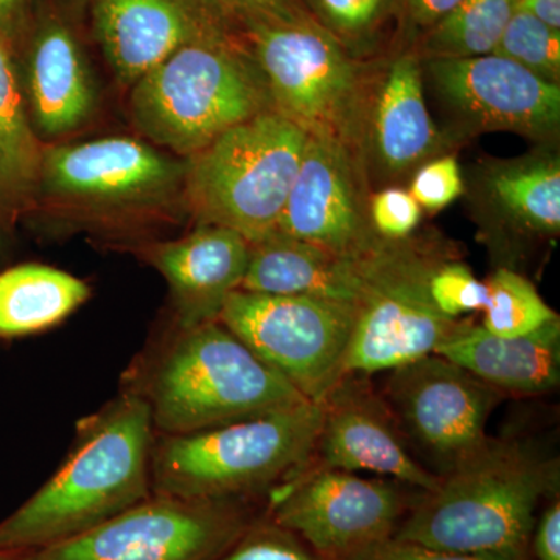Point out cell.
Segmentation results:
<instances>
[{
	"label": "cell",
	"mask_w": 560,
	"mask_h": 560,
	"mask_svg": "<svg viewBox=\"0 0 560 560\" xmlns=\"http://www.w3.org/2000/svg\"><path fill=\"white\" fill-rule=\"evenodd\" d=\"M186 164L130 138H108L46 150L39 187L88 208L151 205L183 186Z\"/></svg>",
	"instance_id": "obj_15"
},
{
	"label": "cell",
	"mask_w": 560,
	"mask_h": 560,
	"mask_svg": "<svg viewBox=\"0 0 560 560\" xmlns=\"http://www.w3.org/2000/svg\"><path fill=\"white\" fill-rule=\"evenodd\" d=\"M368 116V139L378 167L397 175L436 151V127L423 95L422 60L404 51L383 73Z\"/></svg>",
	"instance_id": "obj_21"
},
{
	"label": "cell",
	"mask_w": 560,
	"mask_h": 560,
	"mask_svg": "<svg viewBox=\"0 0 560 560\" xmlns=\"http://www.w3.org/2000/svg\"><path fill=\"white\" fill-rule=\"evenodd\" d=\"M248 500L154 495L20 560H217L260 514Z\"/></svg>",
	"instance_id": "obj_10"
},
{
	"label": "cell",
	"mask_w": 560,
	"mask_h": 560,
	"mask_svg": "<svg viewBox=\"0 0 560 560\" xmlns=\"http://www.w3.org/2000/svg\"><path fill=\"white\" fill-rule=\"evenodd\" d=\"M21 79L35 131L44 138L80 128L94 110L95 88L79 40L58 18L33 33Z\"/></svg>",
	"instance_id": "obj_20"
},
{
	"label": "cell",
	"mask_w": 560,
	"mask_h": 560,
	"mask_svg": "<svg viewBox=\"0 0 560 560\" xmlns=\"http://www.w3.org/2000/svg\"><path fill=\"white\" fill-rule=\"evenodd\" d=\"M408 191L422 210L438 212L447 208L464 194L458 160L447 154L427 162L412 176Z\"/></svg>",
	"instance_id": "obj_33"
},
{
	"label": "cell",
	"mask_w": 560,
	"mask_h": 560,
	"mask_svg": "<svg viewBox=\"0 0 560 560\" xmlns=\"http://www.w3.org/2000/svg\"><path fill=\"white\" fill-rule=\"evenodd\" d=\"M217 560H327L261 511Z\"/></svg>",
	"instance_id": "obj_30"
},
{
	"label": "cell",
	"mask_w": 560,
	"mask_h": 560,
	"mask_svg": "<svg viewBox=\"0 0 560 560\" xmlns=\"http://www.w3.org/2000/svg\"><path fill=\"white\" fill-rule=\"evenodd\" d=\"M357 307L349 302L235 290L220 323L308 401L345 374Z\"/></svg>",
	"instance_id": "obj_9"
},
{
	"label": "cell",
	"mask_w": 560,
	"mask_h": 560,
	"mask_svg": "<svg viewBox=\"0 0 560 560\" xmlns=\"http://www.w3.org/2000/svg\"><path fill=\"white\" fill-rule=\"evenodd\" d=\"M515 9L560 31V0H517Z\"/></svg>",
	"instance_id": "obj_39"
},
{
	"label": "cell",
	"mask_w": 560,
	"mask_h": 560,
	"mask_svg": "<svg viewBox=\"0 0 560 560\" xmlns=\"http://www.w3.org/2000/svg\"><path fill=\"white\" fill-rule=\"evenodd\" d=\"M154 434L145 401L127 389L81 420L60 469L0 523V551L60 544L149 499Z\"/></svg>",
	"instance_id": "obj_1"
},
{
	"label": "cell",
	"mask_w": 560,
	"mask_h": 560,
	"mask_svg": "<svg viewBox=\"0 0 560 560\" xmlns=\"http://www.w3.org/2000/svg\"><path fill=\"white\" fill-rule=\"evenodd\" d=\"M445 257L441 246L411 238L383 241L368 254L345 374L394 370L434 353L459 329L466 319L442 315L430 298L431 271Z\"/></svg>",
	"instance_id": "obj_8"
},
{
	"label": "cell",
	"mask_w": 560,
	"mask_h": 560,
	"mask_svg": "<svg viewBox=\"0 0 560 560\" xmlns=\"http://www.w3.org/2000/svg\"><path fill=\"white\" fill-rule=\"evenodd\" d=\"M370 209L372 231L385 242L408 241L422 220L418 201L410 191L397 187L375 194Z\"/></svg>",
	"instance_id": "obj_32"
},
{
	"label": "cell",
	"mask_w": 560,
	"mask_h": 560,
	"mask_svg": "<svg viewBox=\"0 0 560 560\" xmlns=\"http://www.w3.org/2000/svg\"><path fill=\"white\" fill-rule=\"evenodd\" d=\"M259 69L271 108L315 138L355 150L363 136L366 73L312 16L238 25Z\"/></svg>",
	"instance_id": "obj_7"
},
{
	"label": "cell",
	"mask_w": 560,
	"mask_h": 560,
	"mask_svg": "<svg viewBox=\"0 0 560 560\" xmlns=\"http://www.w3.org/2000/svg\"><path fill=\"white\" fill-rule=\"evenodd\" d=\"M232 28L253 21H285L311 16L304 0H208Z\"/></svg>",
	"instance_id": "obj_35"
},
{
	"label": "cell",
	"mask_w": 560,
	"mask_h": 560,
	"mask_svg": "<svg viewBox=\"0 0 560 560\" xmlns=\"http://www.w3.org/2000/svg\"><path fill=\"white\" fill-rule=\"evenodd\" d=\"M504 397H540L559 388L560 318L522 337H499L464 320L434 350Z\"/></svg>",
	"instance_id": "obj_19"
},
{
	"label": "cell",
	"mask_w": 560,
	"mask_h": 560,
	"mask_svg": "<svg viewBox=\"0 0 560 560\" xmlns=\"http://www.w3.org/2000/svg\"><path fill=\"white\" fill-rule=\"evenodd\" d=\"M515 0H463L427 31L420 60H459L495 51L514 13Z\"/></svg>",
	"instance_id": "obj_26"
},
{
	"label": "cell",
	"mask_w": 560,
	"mask_h": 560,
	"mask_svg": "<svg viewBox=\"0 0 560 560\" xmlns=\"http://www.w3.org/2000/svg\"><path fill=\"white\" fill-rule=\"evenodd\" d=\"M94 25L125 86H135L191 40L234 32L208 0H95Z\"/></svg>",
	"instance_id": "obj_17"
},
{
	"label": "cell",
	"mask_w": 560,
	"mask_h": 560,
	"mask_svg": "<svg viewBox=\"0 0 560 560\" xmlns=\"http://www.w3.org/2000/svg\"><path fill=\"white\" fill-rule=\"evenodd\" d=\"M308 135L265 110L191 154L184 195L200 224L238 232L254 245L278 230Z\"/></svg>",
	"instance_id": "obj_6"
},
{
	"label": "cell",
	"mask_w": 560,
	"mask_h": 560,
	"mask_svg": "<svg viewBox=\"0 0 560 560\" xmlns=\"http://www.w3.org/2000/svg\"><path fill=\"white\" fill-rule=\"evenodd\" d=\"M529 550L537 560H560V500L548 499L547 508L534 525Z\"/></svg>",
	"instance_id": "obj_36"
},
{
	"label": "cell",
	"mask_w": 560,
	"mask_h": 560,
	"mask_svg": "<svg viewBox=\"0 0 560 560\" xmlns=\"http://www.w3.org/2000/svg\"><path fill=\"white\" fill-rule=\"evenodd\" d=\"M386 372L377 388L412 455L434 477H447L486 447V427L503 394L436 353Z\"/></svg>",
	"instance_id": "obj_11"
},
{
	"label": "cell",
	"mask_w": 560,
	"mask_h": 560,
	"mask_svg": "<svg viewBox=\"0 0 560 560\" xmlns=\"http://www.w3.org/2000/svg\"><path fill=\"white\" fill-rule=\"evenodd\" d=\"M493 55L508 58L548 83L560 81V31L514 9Z\"/></svg>",
	"instance_id": "obj_29"
},
{
	"label": "cell",
	"mask_w": 560,
	"mask_h": 560,
	"mask_svg": "<svg viewBox=\"0 0 560 560\" xmlns=\"http://www.w3.org/2000/svg\"><path fill=\"white\" fill-rule=\"evenodd\" d=\"M121 389L145 401L156 434L191 433L308 401L220 320L173 324L140 353Z\"/></svg>",
	"instance_id": "obj_2"
},
{
	"label": "cell",
	"mask_w": 560,
	"mask_h": 560,
	"mask_svg": "<svg viewBox=\"0 0 560 560\" xmlns=\"http://www.w3.org/2000/svg\"><path fill=\"white\" fill-rule=\"evenodd\" d=\"M366 257L350 259L275 234L250 245L241 290L357 304Z\"/></svg>",
	"instance_id": "obj_22"
},
{
	"label": "cell",
	"mask_w": 560,
	"mask_h": 560,
	"mask_svg": "<svg viewBox=\"0 0 560 560\" xmlns=\"http://www.w3.org/2000/svg\"><path fill=\"white\" fill-rule=\"evenodd\" d=\"M2 248H3L2 234H0V253H2Z\"/></svg>",
	"instance_id": "obj_41"
},
{
	"label": "cell",
	"mask_w": 560,
	"mask_h": 560,
	"mask_svg": "<svg viewBox=\"0 0 560 560\" xmlns=\"http://www.w3.org/2000/svg\"><path fill=\"white\" fill-rule=\"evenodd\" d=\"M559 459L533 441L490 438L469 463L419 492L394 537L471 555L529 559L541 500L558 495Z\"/></svg>",
	"instance_id": "obj_3"
},
{
	"label": "cell",
	"mask_w": 560,
	"mask_h": 560,
	"mask_svg": "<svg viewBox=\"0 0 560 560\" xmlns=\"http://www.w3.org/2000/svg\"><path fill=\"white\" fill-rule=\"evenodd\" d=\"M31 7L32 0H0V35L14 50L27 31Z\"/></svg>",
	"instance_id": "obj_37"
},
{
	"label": "cell",
	"mask_w": 560,
	"mask_h": 560,
	"mask_svg": "<svg viewBox=\"0 0 560 560\" xmlns=\"http://www.w3.org/2000/svg\"><path fill=\"white\" fill-rule=\"evenodd\" d=\"M90 294L83 280L46 265H20L0 272V338L49 329Z\"/></svg>",
	"instance_id": "obj_25"
},
{
	"label": "cell",
	"mask_w": 560,
	"mask_h": 560,
	"mask_svg": "<svg viewBox=\"0 0 560 560\" xmlns=\"http://www.w3.org/2000/svg\"><path fill=\"white\" fill-rule=\"evenodd\" d=\"M345 560H529L504 555H471V552H456L438 550L416 541L388 539L375 541L363 550L353 552Z\"/></svg>",
	"instance_id": "obj_34"
},
{
	"label": "cell",
	"mask_w": 560,
	"mask_h": 560,
	"mask_svg": "<svg viewBox=\"0 0 560 560\" xmlns=\"http://www.w3.org/2000/svg\"><path fill=\"white\" fill-rule=\"evenodd\" d=\"M38 136L22 91L13 46L0 35V206L16 212L39 189Z\"/></svg>",
	"instance_id": "obj_24"
},
{
	"label": "cell",
	"mask_w": 560,
	"mask_h": 560,
	"mask_svg": "<svg viewBox=\"0 0 560 560\" xmlns=\"http://www.w3.org/2000/svg\"><path fill=\"white\" fill-rule=\"evenodd\" d=\"M319 404L323 416L315 447L294 477L320 470L372 471L422 492L438 488L441 478L412 455L370 375H341Z\"/></svg>",
	"instance_id": "obj_13"
},
{
	"label": "cell",
	"mask_w": 560,
	"mask_h": 560,
	"mask_svg": "<svg viewBox=\"0 0 560 560\" xmlns=\"http://www.w3.org/2000/svg\"><path fill=\"white\" fill-rule=\"evenodd\" d=\"M308 13L355 57L371 50L404 9V0H304Z\"/></svg>",
	"instance_id": "obj_28"
},
{
	"label": "cell",
	"mask_w": 560,
	"mask_h": 560,
	"mask_svg": "<svg viewBox=\"0 0 560 560\" xmlns=\"http://www.w3.org/2000/svg\"><path fill=\"white\" fill-rule=\"evenodd\" d=\"M515 2H517V0H515Z\"/></svg>",
	"instance_id": "obj_42"
},
{
	"label": "cell",
	"mask_w": 560,
	"mask_h": 560,
	"mask_svg": "<svg viewBox=\"0 0 560 560\" xmlns=\"http://www.w3.org/2000/svg\"><path fill=\"white\" fill-rule=\"evenodd\" d=\"M429 291L434 307L451 319L481 312L486 285L464 261L447 256L431 271Z\"/></svg>",
	"instance_id": "obj_31"
},
{
	"label": "cell",
	"mask_w": 560,
	"mask_h": 560,
	"mask_svg": "<svg viewBox=\"0 0 560 560\" xmlns=\"http://www.w3.org/2000/svg\"><path fill=\"white\" fill-rule=\"evenodd\" d=\"M249 253L238 232L200 224L179 241L150 245L145 259L171 285L176 326L194 327L219 320L228 298L241 290Z\"/></svg>",
	"instance_id": "obj_18"
},
{
	"label": "cell",
	"mask_w": 560,
	"mask_h": 560,
	"mask_svg": "<svg viewBox=\"0 0 560 560\" xmlns=\"http://www.w3.org/2000/svg\"><path fill=\"white\" fill-rule=\"evenodd\" d=\"M463 0H404V9L419 27H433L448 13H452Z\"/></svg>",
	"instance_id": "obj_38"
},
{
	"label": "cell",
	"mask_w": 560,
	"mask_h": 560,
	"mask_svg": "<svg viewBox=\"0 0 560 560\" xmlns=\"http://www.w3.org/2000/svg\"><path fill=\"white\" fill-rule=\"evenodd\" d=\"M131 108L143 135L187 158L272 109L259 69L235 32L180 47L132 86Z\"/></svg>",
	"instance_id": "obj_5"
},
{
	"label": "cell",
	"mask_w": 560,
	"mask_h": 560,
	"mask_svg": "<svg viewBox=\"0 0 560 560\" xmlns=\"http://www.w3.org/2000/svg\"><path fill=\"white\" fill-rule=\"evenodd\" d=\"M422 61L442 101L474 130L514 131L534 139L558 135L559 84L493 54Z\"/></svg>",
	"instance_id": "obj_16"
},
{
	"label": "cell",
	"mask_w": 560,
	"mask_h": 560,
	"mask_svg": "<svg viewBox=\"0 0 560 560\" xmlns=\"http://www.w3.org/2000/svg\"><path fill=\"white\" fill-rule=\"evenodd\" d=\"M20 552H3L0 551V560H20Z\"/></svg>",
	"instance_id": "obj_40"
},
{
	"label": "cell",
	"mask_w": 560,
	"mask_h": 560,
	"mask_svg": "<svg viewBox=\"0 0 560 560\" xmlns=\"http://www.w3.org/2000/svg\"><path fill=\"white\" fill-rule=\"evenodd\" d=\"M276 234L350 259L381 245L364 212L350 147L308 136Z\"/></svg>",
	"instance_id": "obj_14"
},
{
	"label": "cell",
	"mask_w": 560,
	"mask_h": 560,
	"mask_svg": "<svg viewBox=\"0 0 560 560\" xmlns=\"http://www.w3.org/2000/svg\"><path fill=\"white\" fill-rule=\"evenodd\" d=\"M481 326L499 337H522L559 318L526 276L499 267L485 280Z\"/></svg>",
	"instance_id": "obj_27"
},
{
	"label": "cell",
	"mask_w": 560,
	"mask_h": 560,
	"mask_svg": "<svg viewBox=\"0 0 560 560\" xmlns=\"http://www.w3.org/2000/svg\"><path fill=\"white\" fill-rule=\"evenodd\" d=\"M422 490L390 478L320 470L283 482L265 508L327 560H345L393 537Z\"/></svg>",
	"instance_id": "obj_12"
},
{
	"label": "cell",
	"mask_w": 560,
	"mask_h": 560,
	"mask_svg": "<svg viewBox=\"0 0 560 560\" xmlns=\"http://www.w3.org/2000/svg\"><path fill=\"white\" fill-rule=\"evenodd\" d=\"M482 194L497 219L523 238L560 232V162L551 153L497 162L482 175Z\"/></svg>",
	"instance_id": "obj_23"
},
{
	"label": "cell",
	"mask_w": 560,
	"mask_h": 560,
	"mask_svg": "<svg viewBox=\"0 0 560 560\" xmlns=\"http://www.w3.org/2000/svg\"><path fill=\"white\" fill-rule=\"evenodd\" d=\"M320 404L302 401L183 434H154L151 493L186 500H248L300 474L318 436Z\"/></svg>",
	"instance_id": "obj_4"
}]
</instances>
